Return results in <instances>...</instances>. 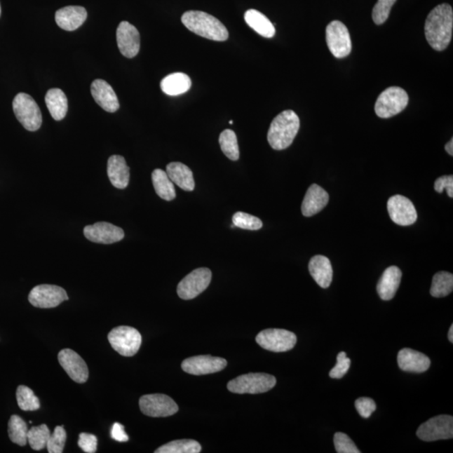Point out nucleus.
Wrapping results in <instances>:
<instances>
[{
  "label": "nucleus",
  "mask_w": 453,
  "mask_h": 453,
  "mask_svg": "<svg viewBox=\"0 0 453 453\" xmlns=\"http://www.w3.org/2000/svg\"><path fill=\"white\" fill-rule=\"evenodd\" d=\"M452 6L448 4H439L427 16L425 24L426 40L434 50H444L452 41Z\"/></svg>",
  "instance_id": "nucleus-1"
},
{
  "label": "nucleus",
  "mask_w": 453,
  "mask_h": 453,
  "mask_svg": "<svg viewBox=\"0 0 453 453\" xmlns=\"http://www.w3.org/2000/svg\"><path fill=\"white\" fill-rule=\"evenodd\" d=\"M300 129V119L292 110H285L273 119L267 140L276 151L290 147Z\"/></svg>",
  "instance_id": "nucleus-2"
},
{
  "label": "nucleus",
  "mask_w": 453,
  "mask_h": 453,
  "mask_svg": "<svg viewBox=\"0 0 453 453\" xmlns=\"http://www.w3.org/2000/svg\"><path fill=\"white\" fill-rule=\"evenodd\" d=\"M182 22L189 31L207 39L216 41L228 40L229 32L224 25L208 13L187 11L183 14Z\"/></svg>",
  "instance_id": "nucleus-3"
},
{
  "label": "nucleus",
  "mask_w": 453,
  "mask_h": 453,
  "mask_svg": "<svg viewBox=\"0 0 453 453\" xmlns=\"http://www.w3.org/2000/svg\"><path fill=\"white\" fill-rule=\"evenodd\" d=\"M276 379L264 373H250L238 376L228 384V390L234 394H262L276 386Z\"/></svg>",
  "instance_id": "nucleus-4"
},
{
  "label": "nucleus",
  "mask_w": 453,
  "mask_h": 453,
  "mask_svg": "<svg viewBox=\"0 0 453 453\" xmlns=\"http://www.w3.org/2000/svg\"><path fill=\"white\" fill-rule=\"evenodd\" d=\"M13 110L25 130L36 131L40 129L42 114L39 106L32 97L24 93L17 94L13 101Z\"/></svg>",
  "instance_id": "nucleus-5"
},
{
  "label": "nucleus",
  "mask_w": 453,
  "mask_h": 453,
  "mask_svg": "<svg viewBox=\"0 0 453 453\" xmlns=\"http://www.w3.org/2000/svg\"><path fill=\"white\" fill-rule=\"evenodd\" d=\"M409 96L403 88L391 87L384 90L375 102L374 110L379 118L388 119L407 108Z\"/></svg>",
  "instance_id": "nucleus-6"
},
{
  "label": "nucleus",
  "mask_w": 453,
  "mask_h": 453,
  "mask_svg": "<svg viewBox=\"0 0 453 453\" xmlns=\"http://www.w3.org/2000/svg\"><path fill=\"white\" fill-rule=\"evenodd\" d=\"M108 339L115 351L125 357L135 356L142 343V337L140 332L128 326L114 328L109 333Z\"/></svg>",
  "instance_id": "nucleus-7"
},
{
  "label": "nucleus",
  "mask_w": 453,
  "mask_h": 453,
  "mask_svg": "<svg viewBox=\"0 0 453 453\" xmlns=\"http://www.w3.org/2000/svg\"><path fill=\"white\" fill-rule=\"evenodd\" d=\"M256 342L264 349L281 353L292 350L297 344L295 333L285 329L270 328L260 332L256 337Z\"/></svg>",
  "instance_id": "nucleus-8"
},
{
  "label": "nucleus",
  "mask_w": 453,
  "mask_h": 453,
  "mask_svg": "<svg viewBox=\"0 0 453 453\" xmlns=\"http://www.w3.org/2000/svg\"><path fill=\"white\" fill-rule=\"evenodd\" d=\"M417 435L424 442L452 439L453 437V418L448 414L431 418L419 427Z\"/></svg>",
  "instance_id": "nucleus-9"
},
{
  "label": "nucleus",
  "mask_w": 453,
  "mask_h": 453,
  "mask_svg": "<svg viewBox=\"0 0 453 453\" xmlns=\"http://www.w3.org/2000/svg\"><path fill=\"white\" fill-rule=\"evenodd\" d=\"M326 39L329 50L336 58H344L351 53V38L348 28L341 21H332L327 25Z\"/></svg>",
  "instance_id": "nucleus-10"
},
{
  "label": "nucleus",
  "mask_w": 453,
  "mask_h": 453,
  "mask_svg": "<svg viewBox=\"0 0 453 453\" xmlns=\"http://www.w3.org/2000/svg\"><path fill=\"white\" fill-rule=\"evenodd\" d=\"M212 280V271L208 268H198L196 270L188 273V275L180 281L177 286V294L179 297L183 300H191L210 285Z\"/></svg>",
  "instance_id": "nucleus-11"
},
{
  "label": "nucleus",
  "mask_w": 453,
  "mask_h": 453,
  "mask_svg": "<svg viewBox=\"0 0 453 453\" xmlns=\"http://www.w3.org/2000/svg\"><path fill=\"white\" fill-rule=\"evenodd\" d=\"M68 300L65 290L54 285H40L32 290L29 302L38 309H54Z\"/></svg>",
  "instance_id": "nucleus-12"
},
{
  "label": "nucleus",
  "mask_w": 453,
  "mask_h": 453,
  "mask_svg": "<svg viewBox=\"0 0 453 453\" xmlns=\"http://www.w3.org/2000/svg\"><path fill=\"white\" fill-rule=\"evenodd\" d=\"M140 408L145 416L168 417L178 412V405L168 395L162 394L145 395L140 399Z\"/></svg>",
  "instance_id": "nucleus-13"
},
{
  "label": "nucleus",
  "mask_w": 453,
  "mask_h": 453,
  "mask_svg": "<svg viewBox=\"0 0 453 453\" xmlns=\"http://www.w3.org/2000/svg\"><path fill=\"white\" fill-rule=\"evenodd\" d=\"M388 215L394 223L400 226H410L416 223L417 212L412 201L404 196L395 195L388 200Z\"/></svg>",
  "instance_id": "nucleus-14"
},
{
  "label": "nucleus",
  "mask_w": 453,
  "mask_h": 453,
  "mask_svg": "<svg viewBox=\"0 0 453 453\" xmlns=\"http://www.w3.org/2000/svg\"><path fill=\"white\" fill-rule=\"evenodd\" d=\"M226 365L228 363L223 358L199 356L184 360L182 363V369L189 374L206 375L224 370Z\"/></svg>",
  "instance_id": "nucleus-15"
},
{
  "label": "nucleus",
  "mask_w": 453,
  "mask_h": 453,
  "mask_svg": "<svg viewBox=\"0 0 453 453\" xmlns=\"http://www.w3.org/2000/svg\"><path fill=\"white\" fill-rule=\"evenodd\" d=\"M58 360L63 370L74 381L83 384L88 379L89 372L87 363L74 350L65 349L58 353Z\"/></svg>",
  "instance_id": "nucleus-16"
},
{
  "label": "nucleus",
  "mask_w": 453,
  "mask_h": 453,
  "mask_svg": "<svg viewBox=\"0 0 453 453\" xmlns=\"http://www.w3.org/2000/svg\"><path fill=\"white\" fill-rule=\"evenodd\" d=\"M83 233L88 241L104 245L117 243L125 238V232L122 229L107 222L88 225L85 226Z\"/></svg>",
  "instance_id": "nucleus-17"
},
{
  "label": "nucleus",
  "mask_w": 453,
  "mask_h": 453,
  "mask_svg": "<svg viewBox=\"0 0 453 453\" xmlns=\"http://www.w3.org/2000/svg\"><path fill=\"white\" fill-rule=\"evenodd\" d=\"M117 43L123 55L127 58H135L140 48L138 29L127 21H122L117 29Z\"/></svg>",
  "instance_id": "nucleus-18"
},
{
  "label": "nucleus",
  "mask_w": 453,
  "mask_h": 453,
  "mask_svg": "<svg viewBox=\"0 0 453 453\" xmlns=\"http://www.w3.org/2000/svg\"><path fill=\"white\" fill-rule=\"evenodd\" d=\"M91 93L94 100L107 112L114 113L119 109L116 93L106 81L94 80L91 86Z\"/></svg>",
  "instance_id": "nucleus-19"
},
{
  "label": "nucleus",
  "mask_w": 453,
  "mask_h": 453,
  "mask_svg": "<svg viewBox=\"0 0 453 453\" xmlns=\"http://www.w3.org/2000/svg\"><path fill=\"white\" fill-rule=\"evenodd\" d=\"M87 11L82 6H67L55 12V22L64 31L74 32L87 20Z\"/></svg>",
  "instance_id": "nucleus-20"
},
{
  "label": "nucleus",
  "mask_w": 453,
  "mask_h": 453,
  "mask_svg": "<svg viewBox=\"0 0 453 453\" xmlns=\"http://www.w3.org/2000/svg\"><path fill=\"white\" fill-rule=\"evenodd\" d=\"M397 360L401 370L410 373H423L431 366L430 358L426 354L412 349H401Z\"/></svg>",
  "instance_id": "nucleus-21"
},
{
  "label": "nucleus",
  "mask_w": 453,
  "mask_h": 453,
  "mask_svg": "<svg viewBox=\"0 0 453 453\" xmlns=\"http://www.w3.org/2000/svg\"><path fill=\"white\" fill-rule=\"evenodd\" d=\"M329 202V195L323 188L313 184L307 190L304 200L302 204V215L305 217H311L327 206Z\"/></svg>",
  "instance_id": "nucleus-22"
},
{
  "label": "nucleus",
  "mask_w": 453,
  "mask_h": 453,
  "mask_svg": "<svg viewBox=\"0 0 453 453\" xmlns=\"http://www.w3.org/2000/svg\"><path fill=\"white\" fill-rule=\"evenodd\" d=\"M403 272L398 267L391 266L384 271L377 285V292L384 301H390L394 298L398 290Z\"/></svg>",
  "instance_id": "nucleus-23"
},
{
  "label": "nucleus",
  "mask_w": 453,
  "mask_h": 453,
  "mask_svg": "<svg viewBox=\"0 0 453 453\" xmlns=\"http://www.w3.org/2000/svg\"><path fill=\"white\" fill-rule=\"evenodd\" d=\"M108 176L109 181L118 189H125L130 182V168L125 158L121 156H112L108 161Z\"/></svg>",
  "instance_id": "nucleus-24"
},
{
  "label": "nucleus",
  "mask_w": 453,
  "mask_h": 453,
  "mask_svg": "<svg viewBox=\"0 0 453 453\" xmlns=\"http://www.w3.org/2000/svg\"><path fill=\"white\" fill-rule=\"evenodd\" d=\"M309 271L320 288L326 289L332 281L333 271L330 260L323 255H316L309 262Z\"/></svg>",
  "instance_id": "nucleus-25"
},
{
  "label": "nucleus",
  "mask_w": 453,
  "mask_h": 453,
  "mask_svg": "<svg viewBox=\"0 0 453 453\" xmlns=\"http://www.w3.org/2000/svg\"><path fill=\"white\" fill-rule=\"evenodd\" d=\"M166 173L170 180L187 191L195 189L194 173L191 170L181 162H172L166 166Z\"/></svg>",
  "instance_id": "nucleus-26"
},
{
  "label": "nucleus",
  "mask_w": 453,
  "mask_h": 453,
  "mask_svg": "<svg viewBox=\"0 0 453 453\" xmlns=\"http://www.w3.org/2000/svg\"><path fill=\"white\" fill-rule=\"evenodd\" d=\"M45 100L47 109L55 121H60L66 117L68 102L66 94L61 89H50L46 93Z\"/></svg>",
  "instance_id": "nucleus-27"
},
{
  "label": "nucleus",
  "mask_w": 453,
  "mask_h": 453,
  "mask_svg": "<svg viewBox=\"0 0 453 453\" xmlns=\"http://www.w3.org/2000/svg\"><path fill=\"white\" fill-rule=\"evenodd\" d=\"M191 87V79L182 72L166 76L161 83V90L169 96L181 95L189 90Z\"/></svg>",
  "instance_id": "nucleus-28"
},
{
  "label": "nucleus",
  "mask_w": 453,
  "mask_h": 453,
  "mask_svg": "<svg viewBox=\"0 0 453 453\" xmlns=\"http://www.w3.org/2000/svg\"><path fill=\"white\" fill-rule=\"evenodd\" d=\"M245 22L259 35L272 38L276 35V29L267 17L256 10H249L245 14Z\"/></svg>",
  "instance_id": "nucleus-29"
},
{
  "label": "nucleus",
  "mask_w": 453,
  "mask_h": 453,
  "mask_svg": "<svg viewBox=\"0 0 453 453\" xmlns=\"http://www.w3.org/2000/svg\"><path fill=\"white\" fill-rule=\"evenodd\" d=\"M152 183L156 194L165 201H173L176 198V190L173 182L168 173L161 169H156L151 175Z\"/></svg>",
  "instance_id": "nucleus-30"
},
{
  "label": "nucleus",
  "mask_w": 453,
  "mask_h": 453,
  "mask_svg": "<svg viewBox=\"0 0 453 453\" xmlns=\"http://www.w3.org/2000/svg\"><path fill=\"white\" fill-rule=\"evenodd\" d=\"M28 431L27 424L23 419L13 414L8 424V437L11 441L21 447L27 445Z\"/></svg>",
  "instance_id": "nucleus-31"
},
{
  "label": "nucleus",
  "mask_w": 453,
  "mask_h": 453,
  "mask_svg": "<svg viewBox=\"0 0 453 453\" xmlns=\"http://www.w3.org/2000/svg\"><path fill=\"white\" fill-rule=\"evenodd\" d=\"M453 276L446 271L438 272L433 276L431 295L433 297H445L452 292Z\"/></svg>",
  "instance_id": "nucleus-32"
},
{
  "label": "nucleus",
  "mask_w": 453,
  "mask_h": 453,
  "mask_svg": "<svg viewBox=\"0 0 453 453\" xmlns=\"http://www.w3.org/2000/svg\"><path fill=\"white\" fill-rule=\"evenodd\" d=\"M202 451L200 443L195 440H177L165 444L155 451L156 453H199Z\"/></svg>",
  "instance_id": "nucleus-33"
},
{
  "label": "nucleus",
  "mask_w": 453,
  "mask_h": 453,
  "mask_svg": "<svg viewBox=\"0 0 453 453\" xmlns=\"http://www.w3.org/2000/svg\"><path fill=\"white\" fill-rule=\"evenodd\" d=\"M16 400L19 407L25 412H34L41 407L40 400L32 388L20 386L16 391Z\"/></svg>",
  "instance_id": "nucleus-34"
},
{
  "label": "nucleus",
  "mask_w": 453,
  "mask_h": 453,
  "mask_svg": "<svg viewBox=\"0 0 453 453\" xmlns=\"http://www.w3.org/2000/svg\"><path fill=\"white\" fill-rule=\"evenodd\" d=\"M219 144L224 155L231 161H238L239 149L236 134L231 130H225L219 136Z\"/></svg>",
  "instance_id": "nucleus-35"
},
{
  "label": "nucleus",
  "mask_w": 453,
  "mask_h": 453,
  "mask_svg": "<svg viewBox=\"0 0 453 453\" xmlns=\"http://www.w3.org/2000/svg\"><path fill=\"white\" fill-rule=\"evenodd\" d=\"M50 431L46 424L33 426L28 431L27 441L33 450L41 451L46 447Z\"/></svg>",
  "instance_id": "nucleus-36"
},
{
  "label": "nucleus",
  "mask_w": 453,
  "mask_h": 453,
  "mask_svg": "<svg viewBox=\"0 0 453 453\" xmlns=\"http://www.w3.org/2000/svg\"><path fill=\"white\" fill-rule=\"evenodd\" d=\"M233 225L247 230H259L262 228V221L249 213L238 212L233 216Z\"/></svg>",
  "instance_id": "nucleus-37"
},
{
  "label": "nucleus",
  "mask_w": 453,
  "mask_h": 453,
  "mask_svg": "<svg viewBox=\"0 0 453 453\" xmlns=\"http://www.w3.org/2000/svg\"><path fill=\"white\" fill-rule=\"evenodd\" d=\"M67 440L66 431L63 426H58L55 427L54 433L50 434L48 442H47V450L50 453H62Z\"/></svg>",
  "instance_id": "nucleus-38"
},
{
  "label": "nucleus",
  "mask_w": 453,
  "mask_h": 453,
  "mask_svg": "<svg viewBox=\"0 0 453 453\" xmlns=\"http://www.w3.org/2000/svg\"><path fill=\"white\" fill-rule=\"evenodd\" d=\"M395 2L396 0H378L374 7L373 13H372V17H373L374 22L376 25H382L386 22Z\"/></svg>",
  "instance_id": "nucleus-39"
},
{
  "label": "nucleus",
  "mask_w": 453,
  "mask_h": 453,
  "mask_svg": "<svg viewBox=\"0 0 453 453\" xmlns=\"http://www.w3.org/2000/svg\"><path fill=\"white\" fill-rule=\"evenodd\" d=\"M334 446L337 452L339 453H360L356 444L352 439L343 433H337L334 435Z\"/></svg>",
  "instance_id": "nucleus-40"
},
{
  "label": "nucleus",
  "mask_w": 453,
  "mask_h": 453,
  "mask_svg": "<svg viewBox=\"0 0 453 453\" xmlns=\"http://www.w3.org/2000/svg\"><path fill=\"white\" fill-rule=\"evenodd\" d=\"M337 365L333 369L330 371V376L332 379H341L348 373L350 365H351V360L347 357V354L345 352H341L339 353L337 358Z\"/></svg>",
  "instance_id": "nucleus-41"
},
{
  "label": "nucleus",
  "mask_w": 453,
  "mask_h": 453,
  "mask_svg": "<svg viewBox=\"0 0 453 453\" xmlns=\"http://www.w3.org/2000/svg\"><path fill=\"white\" fill-rule=\"evenodd\" d=\"M356 407L362 417L369 418L375 412L376 404L371 398L361 397L356 401Z\"/></svg>",
  "instance_id": "nucleus-42"
},
{
  "label": "nucleus",
  "mask_w": 453,
  "mask_h": 453,
  "mask_svg": "<svg viewBox=\"0 0 453 453\" xmlns=\"http://www.w3.org/2000/svg\"><path fill=\"white\" fill-rule=\"evenodd\" d=\"M79 446L85 452L94 453L97 451V439L95 435L88 433L79 435Z\"/></svg>",
  "instance_id": "nucleus-43"
},
{
  "label": "nucleus",
  "mask_w": 453,
  "mask_h": 453,
  "mask_svg": "<svg viewBox=\"0 0 453 453\" xmlns=\"http://www.w3.org/2000/svg\"><path fill=\"white\" fill-rule=\"evenodd\" d=\"M434 189L438 194H442L443 190H447V195L451 198H453V176H443L435 180L434 184Z\"/></svg>",
  "instance_id": "nucleus-44"
},
{
  "label": "nucleus",
  "mask_w": 453,
  "mask_h": 453,
  "mask_svg": "<svg viewBox=\"0 0 453 453\" xmlns=\"http://www.w3.org/2000/svg\"><path fill=\"white\" fill-rule=\"evenodd\" d=\"M111 438L119 442L129 441V435L126 433L125 426L118 422L114 423L112 430H111Z\"/></svg>",
  "instance_id": "nucleus-45"
},
{
  "label": "nucleus",
  "mask_w": 453,
  "mask_h": 453,
  "mask_svg": "<svg viewBox=\"0 0 453 453\" xmlns=\"http://www.w3.org/2000/svg\"><path fill=\"white\" fill-rule=\"evenodd\" d=\"M446 151L451 156H453V139H452L449 142L446 144L445 147Z\"/></svg>",
  "instance_id": "nucleus-46"
},
{
  "label": "nucleus",
  "mask_w": 453,
  "mask_h": 453,
  "mask_svg": "<svg viewBox=\"0 0 453 453\" xmlns=\"http://www.w3.org/2000/svg\"><path fill=\"white\" fill-rule=\"evenodd\" d=\"M448 339L452 343L453 342V325H452L449 332H448Z\"/></svg>",
  "instance_id": "nucleus-47"
},
{
  "label": "nucleus",
  "mask_w": 453,
  "mask_h": 453,
  "mask_svg": "<svg viewBox=\"0 0 453 453\" xmlns=\"http://www.w3.org/2000/svg\"><path fill=\"white\" fill-rule=\"evenodd\" d=\"M234 123V121H229L230 125H232V123Z\"/></svg>",
  "instance_id": "nucleus-48"
},
{
  "label": "nucleus",
  "mask_w": 453,
  "mask_h": 453,
  "mask_svg": "<svg viewBox=\"0 0 453 453\" xmlns=\"http://www.w3.org/2000/svg\"><path fill=\"white\" fill-rule=\"evenodd\" d=\"M0 15H1V6H0Z\"/></svg>",
  "instance_id": "nucleus-49"
}]
</instances>
